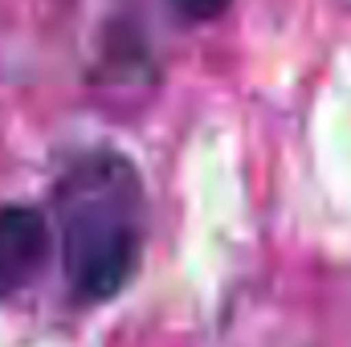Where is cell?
Segmentation results:
<instances>
[{
	"label": "cell",
	"mask_w": 351,
	"mask_h": 347,
	"mask_svg": "<svg viewBox=\"0 0 351 347\" xmlns=\"http://www.w3.org/2000/svg\"><path fill=\"white\" fill-rule=\"evenodd\" d=\"M53 217L62 233L66 278L78 298H114L143 254V184L131 160L94 152L70 164L53 188Z\"/></svg>",
	"instance_id": "obj_1"
},
{
	"label": "cell",
	"mask_w": 351,
	"mask_h": 347,
	"mask_svg": "<svg viewBox=\"0 0 351 347\" xmlns=\"http://www.w3.org/2000/svg\"><path fill=\"white\" fill-rule=\"evenodd\" d=\"M49 258V225L37 208H0V298L25 290Z\"/></svg>",
	"instance_id": "obj_2"
},
{
	"label": "cell",
	"mask_w": 351,
	"mask_h": 347,
	"mask_svg": "<svg viewBox=\"0 0 351 347\" xmlns=\"http://www.w3.org/2000/svg\"><path fill=\"white\" fill-rule=\"evenodd\" d=\"M172 8L188 21H213L229 8V0H172Z\"/></svg>",
	"instance_id": "obj_3"
}]
</instances>
